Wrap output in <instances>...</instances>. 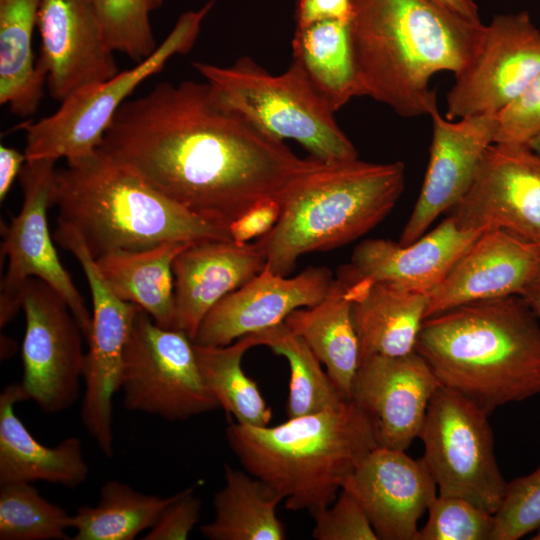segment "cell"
<instances>
[{
	"label": "cell",
	"instance_id": "1f68e13d",
	"mask_svg": "<svg viewBox=\"0 0 540 540\" xmlns=\"http://www.w3.org/2000/svg\"><path fill=\"white\" fill-rule=\"evenodd\" d=\"M175 494L161 497L107 480L94 506L84 505L73 515L72 540H134L149 530Z\"/></svg>",
	"mask_w": 540,
	"mask_h": 540
},
{
	"label": "cell",
	"instance_id": "ab89813d",
	"mask_svg": "<svg viewBox=\"0 0 540 540\" xmlns=\"http://www.w3.org/2000/svg\"><path fill=\"white\" fill-rule=\"evenodd\" d=\"M201 501L194 487L175 494L141 538L143 540H185L200 518Z\"/></svg>",
	"mask_w": 540,
	"mask_h": 540
},
{
	"label": "cell",
	"instance_id": "7a4b0ae2",
	"mask_svg": "<svg viewBox=\"0 0 540 540\" xmlns=\"http://www.w3.org/2000/svg\"><path fill=\"white\" fill-rule=\"evenodd\" d=\"M351 43L363 95L401 117L438 110L431 78L460 72L485 25L432 0H352Z\"/></svg>",
	"mask_w": 540,
	"mask_h": 540
},
{
	"label": "cell",
	"instance_id": "3957f363",
	"mask_svg": "<svg viewBox=\"0 0 540 540\" xmlns=\"http://www.w3.org/2000/svg\"><path fill=\"white\" fill-rule=\"evenodd\" d=\"M415 351L441 386L489 416L540 394V321L521 296L468 303L426 318Z\"/></svg>",
	"mask_w": 540,
	"mask_h": 540
},
{
	"label": "cell",
	"instance_id": "d4e9b609",
	"mask_svg": "<svg viewBox=\"0 0 540 540\" xmlns=\"http://www.w3.org/2000/svg\"><path fill=\"white\" fill-rule=\"evenodd\" d=\"M340 282V281H339ZM352 296V318L360 362L371 356L398 357L415 351L429 293L386 283H343Z\"/></svg>",
	"mask_w": 540,
	"mask_h": 540
},
{
	"label": "cell",
	"instance_id": "2e32d148",
	"mask_svg": "<svg viewBox=\"0 0 540 540\" xmlns=\"http://www.w3.org/2000/svg\"><path fill=\"white\" fill-rule=\"evenodd\" d=\"M441 386L416 351L363 359L350 399L369 420L378 447L407 450L419 437L429 402Z\"/></svg>",
	"mask_w": 540,
	"mask_h": 540
},
{
	"label": "cell",
	"instance_id": "5b68a950",
	"mask_svg": "<svg viewBox=\"0 0 540 540\" xmlns=\"http://www.w3.org/2000/svg\"><path fill=\"white\" fill-rule=\"evenodd\" d=\"M227 442L246 472L292 511L330 505L358 464L378 447L371 424L351 401L277 426L231 423Z\"/></svg>",
	"mask_w": 540,
	"mask_h": 540
},
{
	"label": "cell",
	"instance_id": "74e56055",
	"mask_svg": "<svg viewBox=\"0 0 540 540\" xmlns=\"http://www.w3.org/2000/svg\"><path fill=\"white\" fill-rule=\"evenodd\" d=\"M311 515L317 540H378L360 503L344 488L330 505Z\"/></svg>",
	"mask_w": 540,
	"mask_h": 540
},
{
	"label": "cell",
	"instance_id": "603a6c76",
	"mask_svg": "<svg viewBox=\"0 0 540 540\" xmlns=\"http://www.w3.org/2000/svg\"><path fill=\"white\" fill-rule=\"evenodd\" d=\"M266 260V235L244 244L206 240L188 245L173 262V329L193 340L210 309L258 275Z\"/></svg>",
	"mask_w": 540,
	"mask_h": 540
},
{
	"label": "cell",
	"instance_id": "ee69618b",
	"mask_svg": "<svg viewBox=\"0 0 540 540\" xmlns=\"http://www.w3.org/2000/svg\"><path fill=\"white\" fill-rule=\"evenodd\" d=\"M443 8L475 23H481L478 7L473 0H432Z\"/></svg>",
	"mask_w": 540,
	"mask_h": 540
},
{
	"label": "cell",
	"instance_id": "52a82bcc",
	"mask_svg": "<svg viewBox=\"0 0 540 540\" xmlns=\"http://www.w3.org/2000/svg\"><path fill=\"white\" fill-rule=\"evenodd\" d=\"M215 101L239 113L266 134L299 143L312 158L340 162L358 152L338 126L327 100L295 61L273 75L248 57L220 67L195 62Z\"/></svg>",
	"mask_w": 540,
	"mask_h": 540
},
{
	"label": "cell",
	"instance_id": "484cf974",
	"mask_svg": "<svg viewBox=\"0 0 540 540\" xmlns=\"http://www.w3.org/2000/svg\"><path fill=\"white\" fill-rule=\"evenodd\" d=\"M190 244L166 242L141 250L113 251L94 260L116 297L139 306L157 325L173 329V262Z\"/></svg>",
	"mask_w": 540,
	"mask_h": 540
},
{
	"label": "cell",
	"instance_id": "4316f807",
	"mask_svg": "<svg viewBox=\"0 0 540 540\" xmlns=\"http://www.w3.org/2000/svg\"><path fill=\"white\" fill-rule=\"evenodd\" d=\"M352 296L335 278L328 295L312 307L299 308L284 323L325 365L344 398L350 399L360 365V347L352 318Z\"/></svg>",
	"mask_w": 540,
	"mask_h": 540
},
{
	"label": "cell",
	"instance_id": "6da1fadb",
	"mask_svg": "<svg viewBox=\"0 0 540 540\" xmlns=\"http://www.w3.org/2000/svg\"><path fill=\"white\" fill-rule=\"evenodd\" d=\"M99 149L193 214L228 228L318 160L222 107L208 84L160 82L117 111Z\"/></svg>",
	"mask_w": 540,
	"mask_h": 540
},
{
	"label": "cell",
	"instance_id": "9a60e30c",
	"mask_svg": "<svg viewBox=\"0 0 540 540\" xmlns=\"http://www.w3.org/2000/svg\"><path fill=\"white\" fill-rule=\"evenodd\" d=\"M450 216L462 229H501L540 244V155L527 144L490 145Z\"/></svg>",
	"mask_w": 540,
	"mask_h": 540
},
{
	"label": "cell",
	"instance_id": "7402d4cb",
	"mask_svg": "<svg viewBox=\"0 0 540 540\" xmlns=\"http://www.w3.org/2000/svg\"><path fill=\"white\" fill-rule=\"evenodd\" d=\"M483 232L462 229L449 215L408 245L367 239L355 247L350 263L338 270L336 279L343 283H386L430 293Z\"/></svg>",
	"mask_w": 540,
	"mask_h": 540
},
{
	"label": "cell",
	"instance_id": "7bdbcfd3",
	"mask_svg": "<svg viewBox=\"0 0 540 540\" xmlns=\"http://www.w3.org/2000/svg\"><path fill=\"white\" fill-rule=\"evenodd\" d=\"M26 157L24 153L5 145L0 146V201L5 200L15 179L19 176Z\"/></svg>",
	"mask_w": 540,
	"mask_h": 540
},
{
	"label": "cell",
	"instance_id": "8992f818",
	"mask_svg": "<svg viewBox=\"0 0 540 540\" xmlns=\"http://www.w3.org/2000/svg\"><path fill=\"white\" fill-rule=\"evenodd\" d=\"M400 161L321 162L297 177L266 234V267L287 276L299 257L343 246L367 233L393 209L404 189Z\"/></svg>",
	"mask_w": 540,
	"mask_h": 540
},
{
	"label": "cell",
	"instance_id": "ac0fdd59",
	"mask_svg": "<svg viewBox=\"0 0 540 540\" xmlns=\"http://www.w3.org/2000/svg\"><path fill=\"white\" fill-rule=\"evenodd\" d=\"M432 139L421 191L399 244L408 245L467 193L478 165L495 141L497 114L466 116L452 122L439 110L430 115Z\"/></svg>",
	"mask_w": 540,
	"mask_h": 540
},
{
	"label": "cell",
	"instance_id": "4fadbf2b",
	"mask_svg": "<svg viewBox=\"0 0 540 540\" xmlns=\"http://www.w3.org/2000/svg\"><path fill=\"white\" fill-rule=\"evenodd\" d=\"M22 309L21 383L42 411L69 409L80 396L83 380V331L62 296L38 278L27 280Z\"/></svg>",
	"mask_w": 540,
	"mask_h": 540
},
{
	"label": "cell",
	"instance_id": "ffe728a7",
	"mask_svg": "<svg viewBox=\"0 0 540 540\" xmlns=\"http://www.w3.org/2000/svg\"><path fill=\"white\" fill-rule=\"evenodd\" d=\"M334 278L325 267H309L287 278L264 269L219 300L202 320L193 342L225 346L283 323L293 311L312 307L331 290Z\"/></svg>",
	"mask_w": 540,
	"mask_h": 540
},
{
	"label": "cell",
	"instance_id": "8d00e7d4",
	"mask_svg": "<svg viewBox=\"0 0 540 540\" xmlns=\"http://www.w3.org/2000/svg\"><path fill=\"white\" fill-rule=\"evenodd\" d=\"M491 540H518L540 528V466L507 482Z\"/></svg>",
	"mask_w": 540,
	"mask_h": 540
},
{
	"label": "cell",
	"instance_id": "4dcf8cb0",
	"mask_svg": "<svg viewBox=\"0 0 540 540\" xmlns=\"http://www.w3.org/2000/svg\"><path fill=\"white\" fill-rule=\"evenodd\" d=\"M194 343V342H193ZM259 346L256 334H249L225 346H202L194 343L202 378L227 414L241 425L263 427L272 419L257 383L243 371L244 354Z\"/></svg>",
	"mask_w": 540,
	"mask_h": 540
},
{
	"label": "cell",
	"instance_id": "d6a6232c",
	"mask_svg": "<svg viewBox=\"0 0 540 540\" xmlns=\"http://www.w3.org/2000/svg\"><path fill=\"white\" fill-rule=\"evenodd\" d=\"M259 345L285 357L289 364V394L286 415L295 418L318 413L349 400L343 397L321 367L306 342L283 322L254 333Z\"/></svg>",
	"mask_w": 540,
	"mask_h": 540
},
{
	"label": "cell",
	"instance_id": "cb8c5ba5",
	"mask_svg": "<svg viewBox=\"0 0 540 540\" xmlns=\"http://www.w3.org/2000/svg\"><path fill=\"white\" fill-rule=\"evenodd\" d=\"M21 382L4 386L0 393V485L42 481L76 488L88 477L82 443L78 437L56 446L41 444L15 413V405L28 401Z\"/></svg>",
	"mask_w": 540,
	"mask_h": 540
},
{
	"label": "cell",
	"instance_id": "8fae6325",
	"mask_svg": "<svg viewBox=\"0 0 540 540\" xmlns=\"http://www.w3.org/2000/svg\"><path fill=\"white\" fill-rule=\"evenodd\" d=\"M55 160L26 161L19 181L23 191L20 212L1 228V256L8 267L1 280L0 327L6 326L22 308L29 278L51 286L66 301L87 341L92 327L85 300L63 267L48 228L47 211L54 206Z\"/></svg>",
	"mask_w": 540,
	"mask_h": 540
},
{
	"label": "cell",
	"instance_id": "7dc6e473",
	"mask_svg": "<svg viewBox=\"0 0 540 540\" xmlns=\"http://www.w3.org/2000/svg\"><path fill=\"white\" fill-rule=\"evenodd\" d=\"M533 540H540V528L536 531L535 535L531 537Z\"/></svg>",
	"mask_w": 540,
	"mask_h": 540
},
{
	"label": "cell",
	"instance_id": "60d3db41",
	"mask_svg": "<svg viewBox=\"0 0 540 540\" xmlns=\"http://www.w3.org/2000/svg\"><path fill=\"white\" fill-rule=\"evenodd\" d=\"M282 212V201L268 198L257 202L229 225L232 241L244 244L268 234L277 224Z\"/></svg>",
	"mask_w": 540,
	"mask_h": 540
},
{
	"label": "cell",
	"instance_id": "f546056e",
	"mask_svg": "<svg viewBox=\"0 0 540 540\" xmlns=\"http://www.w3.org/2000/svg\"><path fill=\"white\" fill-rule=\"evenodd\" d=\"M293 61L336 112L352 98L363 96L350 33V21L322 20L296 27Z\"/></svg>",
	"mask_w": 540,
	"mask_h": 540
},
{
	"label": "cell",
	"instance_id": "b9f144b4",
	"mask_svg": "<svg viewBox=\"0 0 540 540\" xmlns=\"http://www.w3.org/2000/svg\"><path fill=\"white\" fill-rule=\"evenodd\" d=\"M353 13L352 0H298L296 27L322 20L349 22Z\"/></svg>",
	"mask_w": 540,
	"mask_h": 540
},
{
	"label": "cell",
	"instance_id": "ba28073f",
	"mask_svg": "<svg viewBox=\"0 0 540 540\" xmlns=\"http://www.w3.org/2000/svg\"><path fill=\"white\" fill-rule=\"evenodd\" d=\"M214 4L215 0H210L198 10L184 12L155 52L142 62L107 81L76 91L53 114L23 125L26 161L64 158L69 162L93 154L133 91L160 72L174 55L190 51Z\"/></svg>",
	"mask_w": 540,
	"mask_h": 540
},
{
	"label": "cell",
	"instance_id": "d590c367",
	"mask_svg": "<svg viewBox=\"0 0 540 540\" xmlns=\"http://www.w3.org/2000/svg\"><path fill=\"white\" fill-rule=\"evenodd\" d=\"M416 540H491L495 515L457 496L437 494Z\"/></svg>",
	"mask_w": 540,
	"mask_h": 540
},
{
	"label": "cell",
	"instance_id": "277c9868",
	"mask_svg": "<svg viewBox=\"0 0 540 540\" xmlns=\"http://www.w3.org/2000/svg\"><path fill=\"white\" fill-rule=\"evenodd\" d=\"M54 206L57 224L75 231L93 259L166 242L231 240L228 228L188 211L99 148L56 170Z\"/></svg>",
	"mask_w": 540,
	"mask_h": 540
},
{
	"label": "cell",
	"instance_id": "f35d334b",
	"mask_svg": "<svg viewBox=\"0 0 540 540\" xmlns=\"http://www.w3.org/2000/svg\"><path fill=\"white\" fill-rule=\"evenodd\" d=\"M494 143L527 144L540 133V72L497 114Z\"/></svg>",
	"mask_w": 540,
	"mask_h": 540
},
{
	"label": "cell",
	"instance_id": "f6af8a7d",
	"mask_svg": "<svg viewBox=\"0 0 540 540\" xmlns=\"http://www.w3.org/2000/svg\"><path fill=\"white\" fill-rule=\"evenodd\" d=\"M540 321V276L521 295Z\"/></svg>",
	"mask_w": 540,
	"mask_h": 540
},
{
	"label": "cell",
	"instance_id": "9c48e42d",
	"mask_svg": "<svg viewBox=\"0 0 540 540\" xmlns=\"http://www.w3.org/2000/svg\"><path fill=\"white\" fill-rule=\"evenodd\" d=\"M120 390L126 410L168 421L221 408L202 378L193 340L157 325L141 308L125 344Z\"/></svg>",
	"mask_w": 540,
	"mask_h": 540
},
{
	"label": "cell",
	"instance_id": "e575fe53",
	"mask_svg": "<svg viewBox=\"0 0 540 540\" xmlns=\"http://www.w3.org/2000/svg\"><path fill=\"white\" fill-rule=\"evenodd\" d=\"M103 36L114 52L140 63L157 49L151 13L163 0H91Z\"/></svg>",
	"mask_w": 540,
	"mask_h": 540
},
{
	"label": "cell",
	"instance_id": "7c38bea8",
	"mask_svg": "<svg viewBox=\"0 0 540 540\" xmlns=\"http://www.w3.org/2000/svg\"><path fill=\"white\" fill-rule=\"evenodd\" d=\"M54 240L79 261L92 296V327L83 370L81 420L105 457H112L113 397L120 390L124 348L140 309L116 297L103 280L95 260L72 229L57 224Z\"/></svg>",
	"mask_w": 540,
	"mask_h": 540
},
{
	"label": "cell",
	"instance_id": "bcb514c9",
	"mask_svg": "<svg viewBox=\"0 0 540 540\" xmlns=\"http://www.w3.org/2000/svg\"><path fill=\"white\" fill-rule=\"evenodd\" d=\"M527 145L538 155H540V133L532 138Z\"/></svg>",
	"mask_w": 540,
	"mask_h": 540
},
{
	"label": "cell",
	"instance_id": "83f0119b",
	"mask_svg": "<svg viewBox=\"0 0 540 540\" xmlns=\"http://www.w3.org/2000/svg\"><path fill=\"white\" fill-rule=\"evenodd\" d=\"M42 0H0V103L19 117L33 115L46 76L32 49Z\"/></svg>",
	"mask_w": 540,
	"mask_h": 540
},
{
	"label": "cell",
	"instance_id": "d6986e66",
	"mask_svg": "<svg viewBox=\"0 0 540 540\" xmlns=\"http://www.w3.org/2000/svg\"><path fill=\"white\" fill-rule=\"evenodd\" d=\"M342 488L358 500L378 540H416L438 490L422 457L385 447L369 452Z\"/></svg>",
	"mask_w": 540,
	"mask_h": 540
},
{
	"label": "cell",
	"instance_id": "f1b7e54d",
	"mask_svg": "<svg viewBox=\"0 0 540 540\" xmlns=\"http://www.w3.org/2000/svg\"><path fill=\"white\" fill-rule=\"evenodd\" d=\"M224 486L213 498L214 518L200 527L209 540H284L277 506L283 498L262 480L224 466Z\"/></svg>",
	"mask_w": 540,
	"mask_h": 540
},
{
	"label": "cell",
	"instance_id": "5bb4252c",
	"mask_svg": "<svg viewBox=\"0 0 540 540\" xmlns=\"http://www.w3.org/2000/svg\"><path fill=\"white\" fill-rule=\"evenodd\" d=\"M540 72V30L528 12L498 14L457 74L447 98L446 117L498 114Z\"/></svg>",
	"mask_w": 540,
	"mask_h": 540
},
{
	"label": "cell",
	"instance_id": "44dd1931",
	"mask_svg": "<svg viewBox=\"0 0 540 540\" xmlns=\"http://www.w3.org/2000/svg\"><path fill=\"white\" fill-rule=\"evenodd\" d=\"M539 276L540 244L487 230L429 293L426 318L468 303L521 296Z\"/></svg>",
	"mask_w": 540,
	"mask_h": 540
},
{
	"label": "cell",
	"instance_id": "836d02e7",
	"mask_svg": "<svg viewBox=\"0 0 540 540\" xmlns=\"http://www.w3.org/2000/svg\"><path fill=\"white\" fill-rule=\"evenodd\" d=\"M73 515L28 482L0 485V540H67Z\"/></svg>",
	"mask_w": 540,
	"mask_h": 540
},
{
	"label": "cell",
	"instance_id": "e0dca14e",
	"mask_svg": "<svg viewBox=\"0 0 540 540\" xmlns=\"http://www.w3.org/2000/svg\"><path fill=\"white\" fill-rule=\"evenodd\" d=\"M37 28L41 40L37 67L54 100L61 103L120 72L91 0H42Z\"/></svg>",
	"mask_w": 540,
	"mask_h": 540
},
{
	"label": "cell",
	"instance_id": "30bf717a",
	"mask_svg": "<svg viewBox=\"0 0 540 540\" xmlns=\"http://www.w3.org/2000/svg\"><path fill=\"white\" fill-rule=\"evenodd\" d=\"M488 417L463 395L440 386L431 397L419 438L438 494L464 498L495 514L507 481L496 461Z\"/></svg>",
	"mask_w": 540,
	"mask_h": 540
}]
</instances>
